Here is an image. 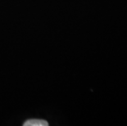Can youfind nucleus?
Returning <instances> with one entry per match:
<instances>
[{
	"mask_svg": "<svg viewBox=\"0 0 127 126\" xmlns=\"http://www.w3.org/2000/svg\"><path fill=\"white\" fill-rule=\"evenodd\" d=\"M48 124L44 120H30L24 123V126H48Z\"/></svg>",
	"mask_w": 127,
	"mask_h": 126,
	"instance_id": "nucleus-1",
	"label": "nucleus"
}]
</instances>
